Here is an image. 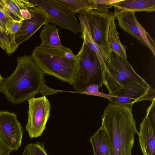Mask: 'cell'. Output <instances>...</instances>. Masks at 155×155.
<instances>
[{
    "label": "cell",
    "mask_w": 155,
    "mask_h": 155,
    "mask_svg": "<svg viewBox=\"0 0 155 155\" xmlns=\"http://www.w3.org/2000/svg\"><path fill=\"white\" fill-rule=\"evenodd\" d=\"M106 51L108 61L103 84L111 96L108 99L110 102L133 104L143 101H152L154 90L136 72L127 59Z\"/></svg>",
    "instance_id": "obj_1"
},
{
    "label": "cell",
    "mask_w": 155,
    "mask_h": 155,
    "mask_svg": "<svg viewBox=\"0 0 155 155\" xmlns=\"http://www.w3.org/2000/svg\"><path fill=\"white\" fill-rule=\"evenodd\" d=\"M132 105L110 102L103 112L102 124L108 134L113 155H132L134 136L138 132Z\"/></svg>",
    "instance_id": "obj_2"
},
{
    "label": "cell",
    "mask_w": 155,
    "mask_h": 155,
    "mask_svg": "<svg viewBox=\"0 0 155 155\" xmlns=\"http://www.w3.org/2000/svg\"><path fill=\"white\" fill-rule=\"evenodd\" d=\"M17 66L10 76L3 78L2 92L15 104H20L39 93L45 82L44 74L31 55L17 58Z\"/></svg>",
    "instance_id": "obj_3"
},
{
    "label": "cell",
    "mask_w": 155,
    "mask_h": 155,
    "mask_svg": "<svg viewBox=\"0 0 155 155\" xmlns=\"http://www.w3.org/2000/svg\"><path fill=\"white\" fill-rule=\"evenodd\" d=\"M31 59L43 74L52 75L72 85L77 65L76 55L69 48L38 46L31 55Z\"/></svg>",
    "instance_id": "obj_4"
},
{
    "label": "cell",
    "mask_w": 155,
    "mask_h": 155,
    "mask_svg": "<svg viewBox=\"0 0 155 155\" xmlns=\"http://www.w3.org/2000/svg\"><path fill=\"white\" fill-rule=\"evenodd\" d=\"M76 56L77 65L72 84L73 89L76 92L83 94L90 85H96L99 88L101 87L106 69L96 54L84 41Z\"/></svg>",
    "instance_id": "obj_5"
},
{
    "label": "cell",
    "mask_w": 155,
    "mask_h": 155,
    "mask_svg": "<svg viewBox=\"0 0 155 155\" xmlns=\"http://www.w3.org/2000/svg\"><path fill=\"white\" fill-rule=\"evenodd\" d=\"M36 6L44 10L49 19V23L69 30L75 34L81 32L79 21L75 13L59 0H30Z\"/></svg>",
    "instance_id": "obj_6"
},
{
    "label": "cell",
    "mask_w": 155,
    "mask_h": 155,
    "mask_svg": "<svg viewBox=\"0 0 155 155\" xmlns=\"http://www.w3.org/2000/svg\"><path fill=\"white\" fill-rule=\"evenodd\" d=\"M29 108L26 130L31 138L41 136L50 116L51 105L45 96L33 97L28 100Z\"/></svg>",
    "instance_id": "obj_7"
},
{
    "label": "cell",
    "mask_w": 155,
    "mask_h": 155,
    "mask_svg": "<svg viewBox=\"0 0 155 155\" xmlns=\"http://www.w3.org/2000/svg\"><path fill=\"white\" fill-rule=\"evenodd\" d=\"M23 129L16 114L7 111H0V137L13 150L21 146Z\"/></svg>",
    "instance_id": "obj_8"
},
{
    "label": "cell",
    "mask_w": 155,
    "mask_h": 155,
    "mask_svg": "<svg viewBox=\"0 0 155 155\" xmlns=\"http://www.w3.org/2000/svg\"><path fill=\"white\" fill-rule=\"evenodd\" d=\"M85 14L92 38L98 45L106 47L113 13L109 11L92 10Z\"/></svg>",
    "instance_id": "obj_9"
},
{
    "label": "cell",
    "mask_w": 155,
    "mask_h": 155,
    "mask_svg": "<svg viewBox=\"0 0 155 155\" xmlns=\"http://www.w3.org/2000/svg\"><path fill=\"white\" fill-rule=\"evenodd\" d=\"M135 13L125 12L117 15L114 18L120 28L148 47L155 56L154 41L139 22Z\"/></svg>",
    "instance_id": "obj_10"
},
{
    "label": "cell",
    "mask_w": 155,
    "mask_h": 155,
    "mask_svg": "<svg viewBox=\"0 0 155 155\" xmlns=\"http://www.w3.org/2000/svg\"><path fill=\"white\" fill-rule=\"evenodd\" d=\"M140 124L138 140L143 155H155V98Z\"/></svg>",
    "instance_id": "obj_11"
},
{
    "label": "cell",
    "mask_w": 155,
    "mask_h": 155,
    "mask_svg": "<svg viewBox=\"0 0 155 155\" xmlns=\"http://www.w3.org/2000/svg\"><path fill=\"white\" fill-rule=\"evenodd\" d=\"M28 10L31 15V18L23 21L21 28L15 34V40L19 46L28 40L43 25L49 23V19L46 13L36 6L29 7Z\"/></svg>",
    "instance_id": "obj_12"
},
{
    "label": "cell",
    "mask_w": 155,
    "mask_h": 155,
    "mask_svg": "<svg viewBox=\"0 0 155 155\" xmlns=\"http://www.w3.org/2000/svg\"><path fill=\"white\" fill-rule=\"evenodd\" d=\"M113 17L126 12H154L155 11V0H119L114 3Z\"/></svg>",
    "instance_id": "obj_13"
},
{
    "label": "cell",
    "mask_w": 155,
    "mask_h": 155,
    "mask_svg": "<svg viewBox=\"0 0 155 155\" xmlns=\"http://www.w3.org/2000/svg\"><path fill=\"white\" fill-rule=\"evenodd\" d=\"M78 17L81 28V38L96 54L101 63L106 69V65L108 61L106 47L98 45L92 38L85 14H79Z\"/></svg>",
    "instance_id": "obj_14"
},
{
    "label": "cell",
    "mask_w": 155,
    "mask_h": 155,
    "mask_svg": "<svg viewBox=\"0 0 155 155\" xmlns=\"http://www.w3.org/2000/svg\"><path fill=\"white\" fill-rule=\"evenodd\" d=\"M94 155H113L108 134L103 125L90 138Z\"/></svg>",
    "instance_id": "obj_15"
},
{
    "label": "cell",
    "mask_w": 155,
    "mask_h": 155,
    "mask_svg": "<svg viewBox=\"0 0 155 155\" xmlns=\"http://www.w3.org/2000/svg\"><path fill=\"white\" fill-rule=\"evenodd\" d=\"M35 6L29 0H0V8L10 19L15 21L25 20L21 14V10Z\"/></svg>",
    "instance_id": "obj_16"
},
{
    "label": "cell",
    "mask_w": 155,
    "mask_h": 155,
    "mask_svg": "<svg viewBox=\"0 0 155 155\" xmlns=\"http://www.w3.org/2000/svg\"><path fill=\"white\" fill-rule=\"evenodd\" d=\"M115 19L113 17L110 24L106 49L114 52L123 58L127 59L126 47L121 43L120 40Z\"/></svg>",
    "instance_id": "obj_17"
},
{
    "label": "cell",
    "mask_w": 155,
    "mask_h": 155,
    "mask_svg": "<svg viewBox=\"0 0 155 155\" xmlns=\"http://www.w3.org/2000/svg\"><path fill=\"white\" fill-rule=\"evenodd\" d=\"M39 38L41 40L40 46L61 47L62 45L58 33V29L56 26L49 23L44 25L40 33Z\"/></svg>",
    "instance_id": "obj_18"
},
{
    "label": "cell",
    "mask_w": 155,
    "mask_h": 155,
    "mask_svg": "<svg viewBox=\"0 0 155 155\" xmlns=\"http://www.w3.org/2000/svg\"><path fill=\"white\" fill-rule=\"evenodd\" d=\"M75 13L85 14L97 8L94 0H59Z\"/></svg>",
    "instance_id": "obj_19"
},
{
    "label": "cell",
    "mask_w": 155,
    "mask_h": 155,
    "mask_svg": "<svg viewBox=\"0 0 155 155\" xmlns=\"http://www.w3.org/2000/svg\"><path fill=\"white\" fill-rule=\"evenodd\" d=\"M15 35L7 33L0 26V47L9 56L18 47L15 40Z\"/></svg>",
    "instance_id": "obj_20"
},
{
    "label": "cell",
    "mask_w": 155,
    "mask_h": 155,
    "mask_svg": "<svg viewBox=\"0 0 155 155\" xmlns=\"http://www.w3.org/2000/svg\"><path fill=\"white\" fill-rule=\"evenodd\" d=\"M24 151L27 155H48L45 148V143L38 142L27 145Z\"/></svg>",
    "instance_id": "obj_21"
},
{
    "label": "cell",
    "mask_w": 155,
    "mask_h": 155,
    "mask_svg": "<svg viewBox=\"0 0 155 155\" xmlns=\"http://www.w3.org/2000/svg\"><path fill=\"white\" fill-rule=\"evenodd\" d=\"M23 21H17L9 19L5 25L6 32L9 34L15 35L21 28Z\"/></svg>",
    "instance_id": "obj_22"
},
{
    "label": "cell",
    "mask_w": 155,
    "mask_h": 155,
    "mask_svg": "<svg viewBox=\"0 0 155 155\" xmlns=\"http://www.w3.org/2000/svg\"><path fill=\"white\" fill-rule=\"evenodd\" d=\"M96 5L97 10L101 11H108L113 7V5L118 0H94Z\"/></svg>",
    "instance_id": "obj_23"
},
{
    "label": "cell",
    "mask_w": 155,
    "mask_h": 155,
    "mask_svg": "<svg viewBox=\"0 0 155 155\" xmlns=\"http://www.w3.org/2000/svg\"><path fill=\"white\" fill-rule=\"evenodd\" d=\"M99 87L96 85H91L86 88L83 94L94 96H100L108 99L110 96L106 94L98 91Z\"/></svg>",
    "instance_id": "obj_24"
},
{
    "label": "cell",
    "mask_w": 155,
    "mask_h": 155,
    "mask_svg": "<svg viewBox=\"0 0 155 155\" xmlns=\"http://www.w3.org/2000/svg\"><path fill=\"white\" fill-rule=\"evenodd\" d=\"M12 151L0 137V155H10Z\"/></svg>",
    "instance_id": "obj_25"
},
{
    "label": "cell",
    "mask_w": 155,
    "mask_h": 155,
    "mask_svg": "<svg viewBox=\"0 0 155 155\" xmlns=\"http://www.w3.org/2000/svg\"><path fill=\"white\" fill-rule=\"evenodd\" d=\"M9 19L7 15L0 8V26L6 31L5 25Z\"/></svg>",
    "instance_id": "obj_26"
},
{
    "label": "cell",
    "mask_w": 155,
    "mask_h": 155,
    "mask_svg": "<svg viewBox=\"0 0 155 155\" xmlns=\"http://www.w3.org/2000/svg\"><path fill=\"white\" fill-rule=\"evenodd\" d=\"M3 79V78L1 76L0 73V93L2 92Z\"/></svg>",
    "instance_id": "obj_27"
}]
</instances>
